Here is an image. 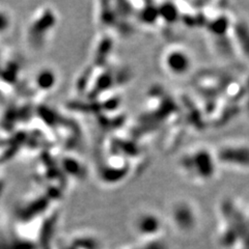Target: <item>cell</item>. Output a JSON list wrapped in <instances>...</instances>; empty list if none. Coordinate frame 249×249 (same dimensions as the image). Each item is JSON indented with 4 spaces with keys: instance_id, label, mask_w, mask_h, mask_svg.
Returning a JSON list of instances; mask_svg holds the SVG:
<instances>
[{
    "instance_id": "2",
    "label": "cell",
    "mask_w": 249,
    "mask_h": 249,
    "mask_svg": "<svg viewBox=\"0 0 249 249\" xmlns=\"http://www.w3.org/2000/svg\"><path fill=\"white\" fill-rule=\"evenodd\" d=\"M219 168L246 173L249 171V142L243 139L225 140L213 147Z\"/></svg>"
},
{
    "instance_id": "4",
    "label": "cell",
    "mask_w": 249,
    "mask_h": 249,
    "mask_svg": "<svg viewBox=\"0 0 249 249\" xmlns=\"http://www.w3.org/2000/svg\"><path fill=\"white\" fill-rule=\"evenodd\" d=\"M248 208H249V207H248Z\"/></svg>"
},
{
    "instance_id": "1",
    "label": "cell",
    "mask_w": 249,
    "mask_h": 249,
    "mask_svg": "<svg viewBox=\"0 0 249 249\" xmlns=\"http://www.w3.org/2000/svg\"><path fill=\"white\" fill-rule=\"evenodd\" d=\"M177 165L186 180L198 186L213 182L220 169L213 147L206 144L193 145L184 151Z\"/></svg>"
},
{
    "instance_id": "3",
    "label": "cell",
    "mask_w": 249,
    "mask_h": 249,
    "mask_svg": "<svg viewBox=\"0 0 249 249\" xmlns=\"http://www.w3.org/2000/svg\"><path fill=\"white\" fill-rule=\"evenodd\" d=\"M191 52L185 46L173 44L161 52L160 66L163 71L173 78H184L193 68Z\"/></svg>"
}]
</instances>
